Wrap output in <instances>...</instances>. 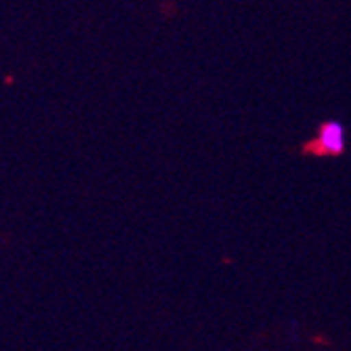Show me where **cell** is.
<instances>
[{
  "instance_id": "6da1fadb",
  "label": "cell",
  "mask_w": 351,
  "mask_h": 351,
  "mask_svg": "<svg viewBox=\"0 0 351 351\" xmlns=\"http://www.w3.org/2000/svg\"><path fill=\"white\" fill-rule=\"evenodd\" d=\"M347 147V133L345 126L339 120H326L317 126V133L301 147L307 156L317 158H337L343 156Z\"/></svg>"
}]
</instances>
